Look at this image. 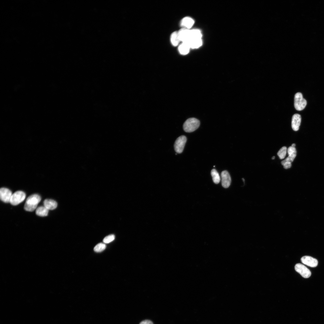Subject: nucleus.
Masks as SVG:
<instances>
[{"label":"nucleus","instance_id":"1","mask_svg":"<svg viewBox=\"0 0 324 324\" xmlns=\"http://www.w3.org/2000/svg\"><path fill=\"white\" fill-rule=\"evenodd\" d=\"M41 200V197L37 194L30 195L27 198L25 203L24 208L26 211L32 212L37 208L38 203Z\"/></svg>","mask_w":324,"mask_h":324},{"label":"nucleus","instance_id":"2","mask_svg":"<svg viewBox=\"0 0 324 324\" xmlns=\"http://www.w3.org/2000/svg\"><path fill=\"white\" fill-rule=\"evenodd\" d=\"M200 124V121L194 118H190L184 123L183 129L186 132H191L196 130Z\"/></svg>","mask_w":324,"mask_h":324},{"label":"nucleus","instance_id":"3","mask_svg":"<svg viewBox=\"0 0 324 324\" xmlns=\"http://www.w3.org/2000/svg\"><path fill=\"white\" fill-rule=\"evenodd\" d=\"M306 100L303 97L302 94L298 92L294 97V105L296 110L301 111L303 110L307 105Z\"/></svg>","mask_w":324,"mask_h":324},{"label":"nucleus","instance_id":"4","mask_svg":"<svg viewBox=\"0 0 324 324\" xmlns=\"http://www.w3.org/2000/svg\"><path fill=\"white\" fill-rule=\"evenodd\" d=\"M26 196L25 193L22 191H17L12 195L10 203L12 205L16 206L23 202Z\"/></svg>","mask_w":324,"mask_h":324},{"label":"nucleus","instance_id":"5","mask_svg":"<svg viewBox=\"0 0 324 324\" xmlns=\"http://www.w3.org/2000/svg\"><path fill=\"white\" fill-rule=\"evenodd\" d=\"M186 141L187 138L184 135L181 136L176 139L174 145V149L176 153L179 154L182 152Z\"/></svg>","mask_w":324,"mask_h":324},{"label":"nucleus","instance_id":"6","mask_svg":"<svg viewBox=\"0 0 324 324\" xmlns=\"http://www.w3.org/2000/svg\"><path fill=\"white\" fill-rule=\"evenodd\" d=\"M295 270L304 278H308L311 275L310 270L305 266L301 263L296 264L295 266Z\"/></svg>","mask_w":324,"mask_h":324},{"label":"nucleus","instance_id":"7","mask_svg":"<svg viewBox=\"0 0 324 324\" xmlns=\"http://www.w3.org/2000/svg\"><path fill=\"white\" fill-rule=\"evenodd\" d=\"M12 194V192L8 188H2L0 189V199L2 201L5 203L10 202V200Z\"/></svg>","mask_w":324,"mask_h":324},{"label":"nucleus","instance_id":"8","mask_svg":"<svg viewBox=\"0 0 324 324\" xmlns=\"http://www.w3.org/2000/svg\"><path fill=\"white\" fill-rule=\"evenodd\" d=\"M178 36L182 42H187L190 39V30L182 28L178 32Z\"/></svg>","mask_w":324,"mask_h":324},{"label":"nucleus","instance_id":"9","mask_svg":"<svg viewBox=\"0 0 324 324\" xmlns=\"http://www.w3.org/2000/svg\"><path fill=\"white\" fill-rule=\"evenodd\" d=\"M301 260L303 263L312 267H316L318 263L316 259L309 256H303L302 257Z\"/></svg>","mask_w":324,"mask_h":324},{"label":"nucleus","instance_id":"10","mask_svg":"<svg viewBox=\"0 0 324 324\" xmlns=\"http://www.w3.org/2000/svg\"><path fill=\"white\" fill-rule=\"evenodd\" d=\"M221 175L222 186L225 188H228L231 182V178L229 173L226 170H224L221 172Z\"/></svg>","mask_w":324,"mask_h":324},{"label":"nucleus","instance_id":"11","mask_svg":"<svg viewBox=\"0 0 324 324\" xmlns=\"http://www.w3.org/2000/svg\"><path fill=\"white\" fill-rule=\"evenodd\" d=\"M287 152L288 156L282 162L291 163L296 155L297 152L296 148L295 147L290 146L287 149Z\"/></svg>","mask_w":324,"mask_h":324},{"label":"nucleus","instance_id":"12","mask_svg":"<svg viewBox=\"0 0 324 324\" xmlns=\"http://www.w3.org/2000/svg\"><path fill=\"white\" fill-rule=\"evenodd\" d=\"M301 120V117L300 115L295 114L293 115L292 119L291 126L294 130L297 131L298 130Z\"/></svg>","mask_w":324,"mask_h":324},{"label":"nucleus","instance_id":"13","mask_svg":"<svg viewBox=\"0 0 324 324\" xmlns=\"http://www.w3.org/2000/svg\"><path fill=\"white\" fill-rule=\"evenodd\" d=\"M194 23V20L191 17H184L181 21V25L184 28L190 29Z\"/></svg>","mask_w":324,"mask_h":324},{"label":"nucleus","instance_id":"14","mask_svg":"<svg viewBox=\"0 0 324 324\" xmlns=\"http://www.w3.org/2000/svg\"><path fill=\"white\" fill-rule=\"evenodd\" d=\"M190 48L195 49L200 47L202 45V38L194 39L190 38L187 42Z\"/></svg>","mask_w":324,"mask_h":324},{"label":"nucleus","instance_id":"15","mask_svg":"<svg viewBox=\"0 0 324 324\" xmlns=\"http://www.w3.org/2000/svg\"><path fill=\"white\" fill-rule=\"evenodd\" d=\"M43 203L44 206L48 210H54L56 208L57 206V202L52 199H45Z\"/></svg>","mask_w":324,"mask_h":324},{"label":"nucleus","instance_id":"16","mask_svg":"<svg viewBox=\"0 0 324 324\" xmlns=\"http://www.w3.org/2000/svg\"><path fill=\"white\" fill-rule=\"evenodd\" d=\"M190 49L188 44L184 42H182L178 47V51L180 54L186 55L188 54Z\"/></svg>","mask_w":324,"mask_h":324},{"label":"nucleus","instance_id":"17","mask_svg":"<svg viewBox=\"0 0 324 324\" xmlns=\"http://www.w3.org/2000/svg\"><path fill=\"white\" fill-rule=\"evenodd\" d=\"M170 41L172 45L174 46L178 45L180 42L178 32H174L171 34Z\"/></svg>","mask_w":324,"mask_h":324},{"label":"nucleus","instance_id":"18","mask_svg":"<svg viewBox=\"0 0 324 324\" xmlns=\"http://www.w3.org/2000/svg\"><path fill=\"white\" fill-rule=\"evenodd\" d=\"M49 210L44 206L38 207L36 209L35 213L38 216L44 217L48 215Z\"/></svg>","mask_w":324,"mask_h":324},{"label":"nucleus","instance_id":"19","mask_svg":"<svg viewBox=\"0 0 324 324\" xmlns=\"http://www.w3.org/2000/svg\"><path fill=\"white\" fill-rule=\"evenodd\" d=\"M202 36L201 31L198 29L190 30V39H201Z\"/></svg>","mask_w":324,"mask_h":324},{"label":"nucleus","instance_id":"20","mask_svg":"<svg viewBox=\"0 0 324 324\" xmlns=\"http://www.w3.org/2000/svg\"><path fill=\"white\" fill-rule=\"evenodd\" d=\"M211 175L213 181L216 184L219 183L220 181V178L218 173L215 169H213L211 171Z\"/></svg>","mask_w":324,"mask_h":324},{"label":"nucleus","instance_id":"21","mask_svg":"<svg viewBox=\"0 0 324 324\" xmlns=\"http://www.w3.org/2000/svg\"><path fill=\"white\" fill-rule=\"evenodd\" d=\"M287 148L286 146H283L278 151L277 154L280 159H284L285 157L286 152Z\"/></svg>","mask_w":324,"mask_h":324},{"label":"nucleus","instance_id":"22","mask_svg":"<svg viewBox=\"0 0 324 324\" xmlns=\"http://www.w3.org/2000/svg\"><path fill=\"white\" fill-rule=\"evenodd\" d=\"M106 248V245L104 243H100L97 244L94 247V250L97 252H101Z\"/></svg>","mask_w":324,"mask_h":324},{"label":"nucleus","instance_id":"23","mask_svg":"<svg viewBox=\"0 0 324 324\" xmlns=\"http://www.w3.org/2000/svg\"><path fill=\"white\" fill-rule=\"evenodd\" d=\"M115 238V236L114 235H110L105 237L103 240V242L105 243H109L112 242Z\"/></svg>","mask_w":324,"mask_h":324},{"label":"nucleus","instance_id":"24","mask_svg":"<svg viewBox=\"0 0 324 324\" xmlns=\"http://www.w3.org/2000/svg\"><path fill=\"white\" fill-rule=\"evenodd\" d=\"M139 324H153V322L149 320H145L141 321Z\"/></svg>","mask_w":324,"mask_h":324},{"label":"nucleus","instance_id":"25","mask_svg":"<svg viewBox=\"0 0 324 324\" xmlns=\"http://www.w3.org/2000/svg\"><path fill=\"white\" fill-rule=\"evenodd\" d=\"M295 146H296V144L295 143L292 144L291 145V146L292 147H295Z\"/></svg>","mask_w":324,"mask_h":324},{"label":"nucleus","instance_id":"26","mask_svg":"<svg viewBox=\"0 0 324 324\" xmlns=\"http://www.w3.org/2000/svg\"><path fill=\"white\" fill-rule=\"evenodd\" d=\"M274 158H275V156H273V157H272V159H274Z\"/></svg>","mask_w":324,"mask_h":324}]
</instances>
